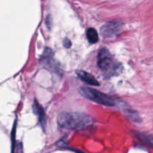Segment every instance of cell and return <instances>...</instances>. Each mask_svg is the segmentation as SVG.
Returning <instances> with one entry per match:
<instances>
[{
    "instance_id": "9",
    "label": "cell",
    "mask_w": 153,
    "mask_h": 153,
    "mask_svg": "<svg viewBox=\"0 0 153 153\" xmlns=\"http://www.w3.org/2000/svg\"><path fill=\"white\" fill-rule=\"evenodd\" d=\"M64 45L66 48H69V47H70V46H71V42H70V40H69V39H67V38L64 39Z\"/></svg>"
},
{
    "instance_id": "2",
    "label": "cell",
    "mask_w": 153,
    "mask_h": 153,
    "mask_svg": "<svg viewBox=\"0 0 153 153\" xmlns=\"http://www.w3.org/2000/svg\"><path fill=\"white\" fill-rule=\"evenodd\" d=\"M97 65L100 70L108 76L118 74L122 70L120 63L114 59L113 55L106 48L100 49L97 57Z\"/></svg>"
},
{
    "instance_id": "3",
    "label": "cell",
    "mask_w": 153,
    "mask_h": 153,
    "mask_svg": "<svg viewBox=\"0 0 153 153\" xmlns=\"http://www.w3.org/2000/svg\"><path fill=\"white\" fill-rule=\"evenodd\" d=\"M81 94L88 99V100L94 101L98 104L103 105L105 106H114L115 105L114 101L112 98L100 92L99 91L95 89H92L90 88H81L80 90Z\"/></svg>"
},
{
    "instance_id": "4",
    "label": "cell",
    "mask_w": 153,
    "mask_h": 153,
    "mask_svg": "<svg viewBox=\"0 0 153 153\" xmlns=\"http://www.w3.org/2000/svg\"><path fill=\"white\" fill-rule=\"evenodd\" d=\"M123 25L120 20L111 21L105 24L100 29V32L104 37H112L120 32L123 28Z\"/></svg>"
},
{
    "instance_id": "5",
    "label": "cell",
    "mask_w": 153,
    "mask_h": 153,
    "mask_svg": "<svg viewBox=\"0 0 153 153\" xmlns=\"http://www.w3.org/2000/svg\"><path fill=\"white\" fill-rule=\"evenodd\" d=\"M76 74H77L78 77L81 80L85 82V83L88 84L89 85H92V86H99L100 85V83L98 82V81L92 75L87 73V72L82 71V70H78L76 72Z\"/></svg>"
},
{
    "instance_id": "6",
    "label": "cell",
    "mask_w": 153,
    "mask_h": 153,
    "mask_svg": "<svg viewBox=\"0 0 153 153\" xmlns=\"http://www.w3.org/2000/svg\"><path fill=\"white\" fill-rule=\"evenodd\" d=\"M33 111H34V114L37 115L39 118L40 124L43 128H45V125H46V116H45V112L42 106L38 103L37 100H34V104H33Z\"/></svg>"
},
{
    "instance_id": "7",
    "label": "cell",
    "mask_w": 153,
    "mask_h": 153,
    "mask_svg": "<svg viewBox=\"0 0 153 153\" xmlns=\"http://www.w3.org/2000/svg\"><path fill=\"white\" fill-rule=\"evenodd\" d=\"M87 37L91 43H95L99 40V35L94 28H90L87 31Z\"/></svg>"
},
{
    "instance_id": "1",
    "label": "cell",
    "mask_w": 153,
    "mask_h": 153,
    "mask_svg": "<svg viewBox=\"0 0 153 153\" xmlns=\"http://www.w3.org/2000/svg\"><path fill=\"white\" fill-rule=\"evenodd\" d=\"M92 123V118L83 114L64 112L58 117V125L67 129L82 130Z\"/></svg>"
},
{
    "instance_id": "8",
    "label": "cell",
    "mask_w": 153,
    "mask_h": 153,
    "mask_svg": "<svg viewBox=\"0 0 153 153\" xmlns=\"http://www.w3.org/2000/svg\"><path fill=\"white\" fill-rule=\"evenodd\" d=\"M126 114L127 115V117L130 118L132 121H135V122H138L139 120H140V117L138 116L137 113H136L134 111L131 110H126Z\"/></svg>"
}]
</instances>
